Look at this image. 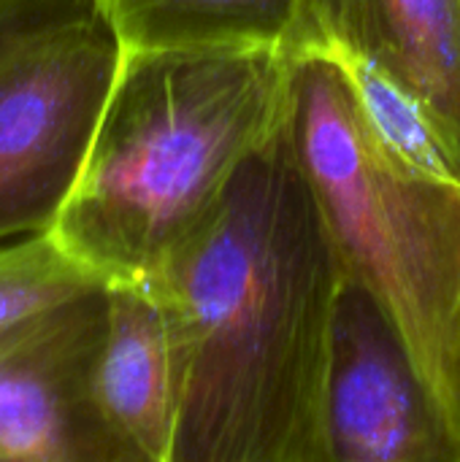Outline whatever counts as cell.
Wrapping results in <instances>:
<instances>
[{
  "label": "cell",
  "mask_w": 460,
  "mask_h": 462,
  "mask_svg": "<svg viewBox=\"0 0 460 462\" xmlns=\"http://www.w3.org/2000/svg\"><path fill=\"white\" fill-rule=\"evenodd\" d=\"M146 282L184 344L171 462H309L347 273L290 114Z\"/></svg>",
  "instance_id": "6da1fadb"
},
{
  "label": "cell",
  "mask_w": 460,
  "mask_h": 462,
  "mask_svg": "<svg viewBox=\"0 0 460 462\" xmlns=\"http://www.w3.org/2000/svg\"><path fill=\"white\" fill-rule=\"evenodd\" d=\"M279 49L125 51L84 171L49 236L103 284L152 279L290 114Z\"/></svg>",
  "instance_id": "7a4b0ae2"
},
{
  "label": "cell",
  "mask_w": 460,
  "mask_h": 462,
  "mask_svg": "<svg viewBox=\"0 0 460 462\" xmlns=\"http://www.w3.org/2000/svg\"><path fill=\"white\" fill-rule=\"evenodd\" d=\"M290 135L347 279L382 306L460 433V181L399 160L328 57H293Z\"/></svg>",
  "instance_id": "3957f363"
},
{
  "label": "cell",
  "mask_w": 460,
  "mask_h": 462,
  "mask_svg": "<svg viewBox=\"0 0 460 462\" xmlns=\"http://www.w3.org/2000/svg\"><path fill=\"white\" fill-rule=\"evenodd\" d=\"M122 43L92 0L0 54V244L49 233L89 157Z\"/></svg>",
  "instance_id": "277c9868"
},
{
  "label": "cell",
  "mask_w": 460,
  "mask_h": 462,
  "mask_svg": "<svg viewBox=\"0 0 460 462\" xmlns=\"http://www.w3.org/2000/svg\"><path fill=\"white\" fill-rule=\"evenodd\" d=\"M309 462H460V433L401 333L344 282Z\"/></svg>",
  "instance_id": "5b68a950"
},
{
  "label": "cell",
  "mask_w": 460,
  "mask_h": 462,
  "mask_svg": "<svg viewBox=\"0 0 460 462\" xmlns=\"http://www.w3.org/2000/svg\"><path fill=\"white\" fill-rule=\"evenodd\" d=\"M106 290L0 333V462H141L108 433L92 398Z\"/></svg>",
  "instance_id": "8992f818"
},
{
  "label": "cell",
  "mask_w": 460,
  "mask_h": 462,
  "mask_svg": "<svg viewBox=\"0 0 460 462\" xmlns=\"http://www.w3.org/2000/svg\"><path fill=\"white\" fill-rule=\"evenodd\" d=\"M290 57H350L399 87L460 171V0H306Z\"/></svg>",
  "instance_id": "52a82bcc"
},
{
  "label": "cell",
  "mask_w": 460,
  "mask_h": 462,
  "mask_svg": "<svg viewBox=\"0 0 460 462\" xmlns=\"http://www.w3.org/2000/svg\"><path fill=\"white\" fill-rule=\"evenodd\" d=\"M92 398L108 433L141 462H171L184 398V344L149 284H108L92 363Z\"/></svg>",
  "instance_id": "ba28073f"
},
{
  "label": "cell",
  "mask_w": 460,
  "mask_h": 462,
  "mask_svg": "<svg viewBox=\"0 0 460 462\" xmlns=\"http://www.w3.org/2000/svg\"><path fill=\"white\" fill-rule=\"evenodd\" d=\"M122 51H287L306 0H92Z\"/></svg>",
  "instance_id": "9c48e42d"
},
{
  "label": "cell",
  "mask_w": 460,
  "mask_h": 462,
  "mask_svg": "<svg viewBox=\"0 0 460 462\" xmlns=\"http://www.w3.org/2000/svg\"><path fill=\"white\" fill-rule=\"evenodd\" d=\"M100 284L49 233L0 244V333Z\"/></svg>",
  "instance_id": "30bf717a"
},
{
  "label": "cell",
  "mask_w": 460,
  "mask_h": 462,
  "mask_svg": "<svg viewBox=\"0 0 460 462\" xmlns=\"http://www.w3.org/2000/svg\"><path fill=\"white\" fill-rule=\"evenodd\" d=\"M328 60H333L342 68L363 119L399 160L428 176L460 181V171L453 162L450 152L445 149V143L439 141L423 111L399 87H393L366 62L350 57H328Z\"/></svg>",
  "instance_id": "8fae6325"
}]
</instances>
